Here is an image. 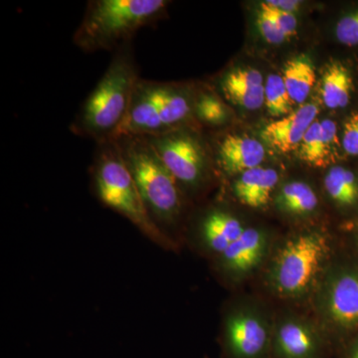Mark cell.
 Listing matches in <instances>:
<instances>
[{
    "mask_svg": "<svg viewBox=\"0 0 358 358\" xmlns=\"http://www.w3.org/2000/svg\"><path fill=\"white\" fill-rule=\"evenodd\" d=\"M140 78L131 43L117 49L71 124V133L96 143L114 140L128 115Z\"/></svg>",
    "mask_w": 358,
    "mask_h": 358,
    "instance_id": "1",
    "label": "cell"
},
{
    "mask_svg": "<svg viewBox=\"0 0 358 358\" xmlns=\"http://www.w3.org/2000/svg\"><path fill=\"white\" fill-rule=\"evenodd\" d=\"M166 0H91L73 41L85 53L115 52L164 17Z\"/></svg>",
    "mask_w": 358,
    "mask_h": 358,
    "instance_id": "2",
    "label": "cell"
},
{
    "mask_svg": "<svg viewBox=\"0 0 358 358\" xmlns=\"http://www.w3.org/2000/svg\"><path fill=\"white\" fill-rule=\"evenodd\" d=\"M194 96L171 83L138 79L117 136H152L183 128L193 117Z\"/></svg>",
    "mask_w": 358,
    "mask_h": 358,
    "instance_id": "3",
    "label": "cell"
},
{
    "mask_svg": "<svg viewBox=\"0 0 358 358\" xmlns=\"http://www.w3.org/2000/svg\"><path fill=\"white\" fill-rule=\"evenodd\" d=\"M114 141L136 181L150 217L154 215L166 222L178 217L181 209L178 181L147 138L121 134L115 136Z\"/></svg>",
    "mask_w": 358,
    "mask_h": 358,
    "instance_id": "4",
    "label": "cell"
},
{
    "mask_svg": "<svg viewBox=\"0 0 358 358\" xmlns=\"http://www.w3.org/2000/svg\"><path fill=\"white\" fill-rule=\"evenodd\" d=\"M92 173L96 194L103 204L128 218L155 241L164 238L114 140L96 143Z\"/></svg>",
    "mask_w": 358,
    "mask_h": 358,
    "instance_id": "5",
    "label": "cell"
},
{
    "mask_svg": "<svg viewBox=\"0 0 358 358\" xmlns=\"http://www.w3.org/2000/svg\"><path fill=\"white\" fill-rule=\"evenodd\" d=\"M329 237L320 231L296 235L273 260L268 284L286 298H301L312 291L331 252Z\"/></svg>",
    "mask_w": 358,
    "mask_h": 358,
    "instance_id": "6",
    "label": "cell"
},
{
    "mask_svg": "<svg viewBox=\"0 0 358 358\" xmlns=\"http://www.w3.org/2000/svg\"><path fill=\"white\" fill-rule=\"evenodd\" d=\"M192 131L183 127L159 136H145L178 185H199L208 167V152L203 141Z\"/></svg>",
    "mask_w": 358,
    "mask_h": 358,
    "instance_id": "7",
    "label": "cell"
},
{
    "mask_svg": "<svg viewBox=\"0 0 358 358\" xmlns=\"http://www.w3.org/2000/svg\"><path fill=\"white\" fill-rule=\"evenodd\" d=\"M320 308L327 324L338 333L358 331V266H339L327 275Z\"/></svg>",
    "mask_w": 358,
    "mask_h": 358,
    "instance_id": "8",
    "label": "cell"
},
{
    "mask_svg": "<svg viewBox=\"0 0 358 358\" xmlns=\"http://www.w3.org/2000/svg\"><path fill=\"white\" fill-rule=\"evenodd\" d=\"M268 329L255 313L240 312L228 320L226 343L233 358H261L267 350Z\"/></svg>",
    "mask_w": 358,
    "mask_h": 358,
    "instance_id": "9",
    "label": "cell"
},
{
    "mask_svg": "<svg viewBox=\"0 0 358 358\" xmlns=\"http://www.w3.org/2000/svg\"><path fill=\"white\" fill-rule=\"evenodd\" d=\"M319 106L303 103L291 114L270 122L261 131V136L275 152L287 154L298 150L303 136L313 122L317 121Z\"/></svg>",
    "mask_w": 358,
    "mask_h": 358,
    "instance_id": "10",
    "label": "cell"
},
{
    "mask_svg": "<svg viewBox=\"0 0 358 358\" xmlns=\"http://www.w3.org/2000/svg\"><path fill=\"white\" fill-rule=\"evenodd\" d=\"M265 155L263 143L246 134H228L216 143V164L228 176L260 166Z\"/></svg>",
    "mask_w": 358,
    "mask_h": 358,
    "instance_id": "11",
    "label": "cell"
},
{
    "mask_svg": "<svg viewBox=\"0 0 358 358\" xmlns=\"http://www.w3.org/2000/svg\"><path fill=\"white\" fill-rule=\"evenodd\" d=\"M296 150L301 162L310 166L327 167L338 162L343 152L336 122L329 119L313 122Z\"/></svg>",
    "mask_w": 358,
    "mask_h": 358,
    "instance_id": "12",
    "label": "cell"
},
{
    "mask_svg": "<svg viewBox=\"0 0 358 358\" xmlns=\"http://www.w3.org/2000/svg\"><path fill=\"white\" fill-rule=\"evenodd\" d=\"M264 86L262 73L253 68H235L219 81V88L228 102L250 110L261 109L265 103Z\"/></svg>",
    "mask_w": 358,
    "mask_h": 358,
    "instance_id": "13",
    "label": "cell"
},
{
    "mask_svg": "<svg viewBox=\"0 0 358 358\" xmlns=\"http://www.w3.org/2000/svg\"><path fill=\"white\" fill-rule=\"evenodd\" d=\"M355 92L357 77L352 67L338 59L327 62L320 80V95L327 109H348Z\"/></svg>",
    "mask_w": 358,
    "mask_h": 358,
    "instance_id": "14",
    "label": "cell"
},
{
    "mask_svg": "<svg viewBox=\"0 0 358 358\" xmlns=\"http://www.w3.org/2000/svg\"><path fill=\"white\" fill-rule=\"evenodd\" d=\"M267 247L265 233L254 228L245 229L222 254L224 265L235 274H247L262 262Z\"/></svg>",
    "mask_w": 358,
    "mask_h": 358,
    "instance_id": "15",
    "label": "cell"
},
{
    "mask_svg": "<svg viewBox=\"0 0 358 358\" xmlns=\"http://www.w3.org/2000/svg\"><path fill=\"white\" fill-rule=\"evenodd\" d=\"M278 181L275 169L259 166L240 174L233 185V192L245 206L263 208L270 202Z\"/></svg>",
    "mask_w": 358,
    "mask_h": 358,
    "instance_id": "16",
    "label": "cell"
},
{
    "mask_svg": "<svg viewBox=\"0 0 358 358\" xmlns=\"http://www.w3.org/2000/svg\"><path fill=\"white\" fill-rule=\"evenodd\" d=\"M317 348V334L300 320H287L278 329L275 350L282 358H313Z\"/></svg>",
    "mask_w": 358,
    "mask_h": 358,
    "instance_id": "17",
    "label": "cell"
},
{
    "mask_svg": "<svg viewBox=\"0 0 358 358\" xmlns=\"http://www.w3.org/2000/svg\"><path fill=\"white\" fill-rule=\"evenodd\" d=\"M245 228L234 216L225 211L213 210L207 214L202 223L205 243L221 255L231 244L241 236Z\"/></svg>",
    "mask_w": 358,
    "mask_h": 358,
    "instance_id": "18",
    "label": "cell"
},
{
    "mask_svg": "<svg viewBox=\"0 0 358 358\" xmlns=\"http://www.w3.org/2000/svg\"><path fill=\"white\" fill-rule=\"evenodd\" d=\"M282 77L293 103L303 105L317 81L315 64L310 56L301 54L289 59Z\"/></svg>",
    "mask_w": 358,
    "mask_h": 358,
    "instance_id": "19",
    "label": "cell"
},
{
    "mask_svg": "<svg viewBox=\"0 0 358 358\" xmlns=\"http://www.w3.org/2000/svg\"><path fill=\"white\" fill-rule=\"evenodd\" d=\"M326 192L339 208H358V173L350 167L334 166L324 178Z\"/></svg>",
    "mask_w": 358,
    "mask_h": 358,
    "instance_id": "20",
    "label": "cell"
},
{
    "mask_svg": "<svg viewBox=\"0 0 358 358\" xmlns=\"http://www.w3.org/2000/svg\"><path fill=\"white\" fill-rule=\"evenodd\" d=\"M275 205L286 213L306 215L317 208L319 199L307 183L293 181L282 186L275 199Z\"/></svg>",
    "mask_w": 358,
    "mask_h": 358,
    "instance_id": "21",
    "label": "cell"
},
{
    "mask_svg": "<svg viewBox=\"0 0 358 358\" xmlns=\"http://www.w3.org/2000/svg\"><path fill=\"white\" fill-rule=\"evenodd\" d=\"M193 117L202 124L218 128L227 124L230 112L219 96L208 90H202L193 100Z\"/></svg>",
    "mask_w": 358,
    "mask_h": 358,
    "instance_id": "22",
    "label": "cell"
},
{
    "mask_svg": "<svg viewBox=\"0 0 358 358\" xmlns=\"http://www.w3.org/2000/svg\"><path fill=\"white\" fill-rule=\"evenodd\" d=\"M264 93H265L264 105L272 117L281 119L293 112L294 103L281 75L271 74L267 78V81L264 86Z\"/></svg>",
    "mask_w": 358,
    "mask_h": 358,
    "instance_id": "23",
    "label": "cell"
},
{
    "mask_svg": "<svg viewBox=\"0 0 358 358\" xmlns=\"http://www.w3.org/2000/svg\"><path fill=\"white\" fill-rule=\"evenodd\" d=\"M334 36L348 48H358V3L348 9L336 21Z\"/></svg>",
    "mask_w": 358,
    "mask_h": 358,
    "instance_id": "24",
    "label": "cell"
},
{
    "mask_svg": "<svg viewBox=\"0 0 358 358\" xmlns=\"http://www.w3.org/2000/svg\"><path fill=\"white\" fill-rule=\"evenodd\" d=\"M256 24L261 36L268 43L279 45L288 40L280 26L278 25L277 21L273 17L272 13L268 10L265 2H262L259 7Z\"/></svg>",
    "mask_w": 358,
    "mask_h": 358,
    "instance_id": "25",
    "label": "cell"
},
{
    "mask_svg": "<svg viewBox=\"0 0 358 358\" xmlns=\"http://www.w3.org/2000/svg\"><path fill=\"white\" fill-rule=\"evenodd\" d=\"M341 141L343 155L358 157V108L350 110L343 120Z\"/></svg>",
    "mask_w": 358,
    "mask_h": 358,
    "instance_id": "26",
    "label": "cell"
},
{
    "mask_svg": "<svg viewBox=\"0 0 358 358\" xmlns=\"http://www.w3.org/2000/svg\"><path fill=\"white\" fill-rule=\"evenodd\" d=\"M265 4L268 6L271 13H272L273 17L277 21L278 25L280 26L282 31L286 35L287 38L289 39L294 36L296 33V26H298V22H296V18L294 14L275 9L274 7L268 6L266 2Z\"/></svg>",
    "mask_w": 358,
    "mask_h": 358,
    "instance_id": "27",
    "label": "cell"
},
{
    "mask_svg": "<svg viewBox=\"0 0 358 358\" xmlns=\"http://www.w3.org/2000/svg\"><path fill=\"white\" fill-rule=\"evenodd\" d=\"M265 2L271 7L291 13H294L301 6V1L298 0H268Z\"/></svg>",
    "mask_w": 358,
    "mask_h": 358,
    "instance_id": "28",
    "label": "cell"
},
{
    "mask_svg": "<svg viewBox=\"0 0 358 358\" xmlns=\"http://www.w3.org/2000/svg\"><path fill=\"white\" fill-rule=\"evenodd\" d=\"M348 358H358V338L355 343H353L352 348H350Z\"/></svg>",
    "mask_w": 358,
    "mask_h": 358,
    "instance_id": "29",
    "label": "cell"
},
{
    "mask_svg": "<svg viewBox=\"0 0 358 358\" xmlns=\"http://www.w3.org/2000/svg\"><path fill=\"white\" fill-rule=\"evenodd\" d=\"M355 248H357V256H358V233H355Z\"/></svg>",
    "mask_w": 358,
    "mask_h": 358,
    "instance_id": "30",
    "label": "cell"
},
{
    "mask_svg": "<svg viewBox=\"0 0 358 358\" xmlns=\"http://www.w3.org/2000/svg\"><path fill=\"white\" fill-rule=\"evenodd\" d=\"M352 229L353 232L358 233V217L357 219V221H355V223L353 224Z\"/></svg>",
    "mask_w": 358,
    "mask_h": 358,
    "instance_id": "31",
    "label": "cell"
}]
</instances>
